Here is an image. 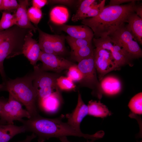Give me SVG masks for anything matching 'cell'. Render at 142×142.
Wrapping results in <instances>:
<instances>
[{"label": "cell", "mask_w": 142, "mask_h": 142, "mask_svg": "<svg viewBox=\"0 0 142 142\" xmlns=\"http://www.w3.org/2000/svg\"><path fill=\"white\" fill-rule=\"evenodd\" d=\"M137 1H139L134 0L124 4L105 6L97 16L84 19L81 23L91 29L94 38L106 37L128 22L130 15L135 13Z\"/></svg>", "instance_id": "cell-1"}, {"label": "cell", "mask_w": 142, "mask_h": 142, "mask_svg": "<svg viewBox=\"0 0 142 142\" xmlns=\"http://www.w3.org/2000/svg\"><path fill=\"white\" fill-rule=\"evenodd\" d=\"M20 122L25 128L26 131L33 133L38 138L39 142H43L52 138H59L68 136L83 137L87 139L95 140L97 134H85L70 126L60 118H45L39 115Z\"/></svg>", "instance_id": "cell-2"}, {"label": "cell", "mask_w": 142, "mask_h": 142, "mask_svg": "<svg viewBox=\"0 0 142 142\" xmlns=\"http://www.w3.org/2000/svg\"><path fill=\"white\" fill-rule=\"evenodd\" d=\"M33 79L32 72L3 82L6 91L25 106L31 117L39 115L36 106L37 95L33 86Z\"/></svg>", "instance_id": "cell-3"}, {"label": "cell", "mask_w": 142, "mask_h": 142, "mask_svg": "<svg viewBox=\"0 0 142 142\" xmlns=\"http://www.w3.org/2000/svg\"><path fill=\"white\" fill-rule=\"evenodd\" d=\"M32 30L20 28L15 25L4 30L0 37V74L6 80L3 63L9 58L22 54L26 36Z\"/></svg>", "instance_id": "cell-4"}, {"label": "cell", "mask_w": 142, "mask_h": 142, "mask_svg": "<svg viewBox=\"0 0 142 142\" xmlns=\"http://www.w3.org/2000/svg\"><path fill=\"white\" fill-rule=\"evenodd\" d=\"M33 67V84L37 92L38 102L60 90L56 84L57 79L60 76L59 74L43 71L37 65Z\"/></svg>", "instance_id": "cell-5"}, {"label": "cell", "mask_w": 142, "mask_h": 142, "mask_svg": "<svg viewBox=\"0 0 142 142\" xmlns=\"http://www.w3.org/2000/svg\"><path fill=\"white\" fill-rule=\"evenodd\" d=\"M108 36L113 42L122 48L131 60L142 57L141 49L125 25Z\"/></svg>", "instance_id": "cell-6"}, {"label": "cell", "mask_w": 142, "mask_h": 142, "mask_svg": "<svg viewBox=\"0 0 142 142\" xmlns=\"http://www.w3.org/2000/svg\"><path fill=\"white\" fill-rule=\"evenodd\" d=\"M2 109L0 114V124H14V121H19L24 118L31 116L28 111L24 109L22 104L9 94L7 100L1 98Z\"/></svg>", "instance_id": "cell-7"}, {"label": "cell", "mask_w": 142, "mask_h": 142, "mask_svg": "<svg viewBox=\"0 0 142 142\" xmlns=\"http://www.w3.org/2000/svg\"><path fill=\"white\" fill-rule=\"evenodd\" d=\"M77 65L83 76V78L80 83L93 90L94 93L98 97L99 83L94 65V53L78 62Z\"/></svg>", "instance_id": "cell-8"}, {"label": "cell", "mask_w": 142, "mask_h": 142, "mask_svg": "<svg viewBox=\"0 0 142 142\" xmlns=\"http://www.w3.org/2000/svg\"><path fill=\"white\" fill-rule=\"evenodd\" d=\"M94 56V65L99 82L109 72L120 68L108 50L95 47Z\"/></svg>", "instance_id": "cell-9"}, {"label": "cell", "mask_w": 142, "mask_h": 142, "mask_svg": "<svg viewBox=\"0 0 142 142\" xmlns=\"http://www.w3.org/2000/svg\"><path fill=\"white\" fill-rule=\"evenodd\" d=\"M93 42L95 47L109 51L119 68L125 65H131L132 60L120 46L113 42L110 37L94 38Z\"/></svg>", "instance_id": "cell-10"}, {"label": "cell", "mask_w": 142, "mask_h": 142, "mask_svg": "<svg viewBox=\"0 0 142 142\" xmlns=\"http://www.w3.org/2000/svg\"><path fill=\"white\" fill-rule=\"evenodd\" d=\"M39 60L42 63L40 69L42 70L51 71L59 74L68 69L74 64L72 62L57 55L41 51Z\"/></svg>", "instance_id": "cell-11"}, {"label": "cell", "mask_w": 142, "mask_h": 142, "mask_svg": "<svg viewBox=\"0 0 142 142\" xmlns=\"http://www.w3.org/2000/svg\"><path fill=\"white\" fill-rule=\"evenodd\" d=\"M88 114L87 105L83 101L81 95L78 92L77 102L75 108L73 111L67 114L65 118L67 122L70 126L78 131H81L80 125L84 118Z\"/></svg>", "instance_id": "cell-12"}, {"label": "cell", "mask_w": 142, "mask_h": 142, "mask_svg": "<svg viewBox=\"0 0 142 142\" xmlns=\"http://www.w3.org/2000/svg\"><path fill=\"white\" fill-rule=\"evenodd\" d=\"M32 32H30L25 36L22 54L34 67L37 65V62L39 60L41 51L38 43L33 38Z\"/></svg>", "instance_id": "cell-13"}, {"label": "cell", "mask_w": 142, "mask_h": 142, "mask_svg": "<svg viewBox=\"0 0 142 142\" xmlns=\"http://www.w3.org/2000/svg\"><path fill=\"white\" fill-rule=\"evenodd\" d=\"M100 82L99 99L101 98L102 94L113 96L118 94L121 90V82L115 76L110 75L104 77Z\"/></svg>", "instance_id": "cell-14"}, {"label": "cell", "mask_w": 142, "mask_h": 142, "mask_svg": "<svg viewBox=\"0 0 142 142\" xmlns=\"http://www.w3.org/2000/svg\"><path fill=\"white\" fill-rule=\"evenodd\" d=\"M18 2L19 6L14 14L16 21V25L21 28L31 29L35 33L37 28L31 23L28 14V1L20 0Z\"/></svg>", "instance_id": "cell-15"}, {"label": "cell", "mask_w": 142, "mask_h": 142, "mask_svg": "<svg viewBox=\"0 0 142 142\" xmlns=\"http://www.w3.org/2000/svg\"><path fill=\"white\" fill-rule=\"evenodd\" d=\"M60 30L74 38L92 40L93 32L88 26L84 25L73 26L65 24L60 25Z\"/></svg>", "instance_id": "cell-16"}, {"label": "cell", "mask_w": 142, "mask_h": 142, "mask_svg": "<svg viewBox=\"0 0 142 142\" xmlns=\"http://www.w3.org/2000/svg\"><path fill=\"white\" fill-rule=\"evenodd\" d=\"M61 97L60 90L58 91L38 102V105L43 111L48 113H54L58 110L60 106Z\"/></svg>", "instance_id": "cell-17"}, {"label": "cell", "mask_w": 142, "mask_h": 142, "mask_svg": "<svg viewBox=\"0 0 142 142\" xmlns=\"http://www.w3.org/2000/svg\"><path fill=\"white\" fill-rule=\"evenodd\" d=\"M127 29L132 34L135 39L142 44V18L134 12L131 14L128 19Z\"/></svg>", "instance_id": "cell-18"}, {"label": "cell", "mask_w": 142, "mask_h": 142, "mask_svg": "<svg viewBox=\"0 0 142 142\" xmlns=\"http://www.w3.org/2000/svg\"><path fill=\"white\" fill-rule=\"evenodd\" d=\"M26 131L23 125L14 124H0V142H8L15 136Z\"/></svg>", "instance_id": "cell-19"}, {"label": "cell", "mask_w": 142, "mask_h": 142, "mask_svg": "<svg viewBox=\"0 0 142 142\" xmlns=\"http://www.w3.org/2000/svg\"><path fill=\"white\" fill-rule=\"evenodd\" d=\"M87 106L89 115L104 118L111 114L107 107L100 101L91 100L89 102Z\"/></svg>", "instance_id": "cell-20"}, {"label": "cell", "mask_w": 142, "mask_h": 142, "mask_svg": "<svg viewBox=\"0 0 142 142\" xmlns=\"http://www.w3.org/2000/svg\"><path fill=\"white\" fill-rule=\"evenodd\" d=\"M69 13L67 9L63 7L57 6L53 8L50 13L51 21L59 25L64 24L68 21Z\"/></svg>", "instance_id": "cell-21"}, {"label": "cell", "mask_w": 142, "mask_h": 142, "mask_svg": "<svg viewBox=\"0 0 142 142\" xmlns=\"http://www.w3.org/2000/svg\"><path fill=\"white\" fill-rule=\"evenodd\" d=\"M48 34L52 48L55 54L59 56L64 54L66 51L65 37L58 35Z\"/></svg>", "instance_id": "cell-22"}, {"label": "cell", "mask_w": 142, "mask_h": 142, "mask_svg": "<svg viewBox=\"0 0 142 142\" xmlns=\"http://www.w3.org/2000/svg\"><path fill=\"white\" fill-rule=\"evenodd\" d=\"M36 27L39 33L38 43L41 51L44 53L56 55L52 48L48 34L42 31L37 26Z\"/></svg>", "instance_id": "cell-23"}, {"label": "cell", "mask_w": 142, "mask_h": 142, "mask_svg": "<svg viewBox=\"0 0 142 142\" xmlns=\"http://www.w3.org/2000/svg\"><path fill=\"white\" fill-rule=\"evenodd\" d=\"M142 92L136 94L131 99L128 104V106L131 111L129 115L130 118L135 115L142 114Z\"/></svg>", "instance_id": "cell-24"}, {"label": "cell", "mask_w": 142, "mask_h": 142, "mask_svg": "<svg viewBox=\"0 0 142 142\" xmlns=\"http://www.w3.org/2000/svg\"><path fill=\"white\" fill-rule=\"evenodd\" d=\"M94 49L92 43L72 51V58L78 63L90 56L94 52Z\"/></svg>", "instance_id": "cell-25"}, {"label": "cell", "mask_w": 142, "mask_h": 142, "mask_svg": "<svg viewBox=\"0 0 142 142\" xmlns=\"http://www.w3.org/2000/svg\"><path fill=\"white\" fill-rule=\"evenodd\" d=\"M16 22L14 14L4 11L0 20V31L7 29L16 25Z\"/></svg>", "instance_id": "cell-26"}, {"label": "cell", "mask_w": 142, "mask_h": 142, "mask_svg": "<svg viewBox=\"0 0 142 142\" xmlns=\"http://www.w3.org/2000/svg\"><path fill=\"white\" fill-rule=\"evenodd\" d=\"M65 38L71 48L72 51L87 46L92 43V40L76 38L68 35L65 36Z\"/></svg>", "instance_id": "cell-27"}, {"label": "cell", "mask_w": 142, "mask_h": 142, "mask_svg": "<svg viewBox=\"0 0 142 142\" xmlns=\"http://www.w3.org/2000/svg\"><path fill=\"white\" fill-rule=\"evenodd\" d=\"M56 84L60 90H71L76 87L74 82L67 77L60 76L57 79Z\"/></svg>", "instance_id": "cell-28"}, {"label": "cell", "mask_w": 142, "mask_h": 142, "mask_svg": "<svg viewBox=\"0 0 142 142\" xmlns=\"http://www.w3.org/2000/svg\"><path fill=\"white\" fill-rule=\"evenodd\" d=\"M67 77L74 82H80L83 78L82 73L77 65L74 64L68 69Z\"/></svg>", "instance_id": "cell-29"}, {"label": "cell", "mask_w": 142, "mask_h": 142, "mask_svg": "<svg viewBox=\"0 0 142 142\" xmlns=\"http://www.w3.org/2000/svg\"><path fill=\"white\" fill-rule=\"evenodd\" d=\"M27 12L31 22L34 23L36 26H37L42 16L41 10L32 6L28 9Z\"/></svg>", "instance_id": "cell-30"}, {"label": "cell", "mask_w": 142, "mask_h": 142, "mask_svg": "<svg viewBox=\"0 0 142 142\" xmlns=\"http://www.w3.org/2000/svg\"><path fill=\"white\" fill-rule=\"evenodd\" d=\"M105 0H103L99 4H96L86 15L85 18L97 16L101 12L105 6Z\"/></svg>", "instance_id": "cell-31"}, {"label": "cell", "mask_w": 142, "mask_h": 142, "mask_svg": "<svg viewBox=\"0 0 142 142\" xmlns=\"http://www.w3.org/2000/svg\"><path fill=\"white\" fill-rule=\"evenodd\" d=\"M19 3L16 0H2L1 10L5 11L17 9Z\"/></svg>", "instance_id": "cell-32"}, {"label": "cell", "mask_w": 142, "mask_h": 142, "mask_svg": "<svg viewBox=\"0 0 142 142\" xmlns=\"http://www.w3.org/2000/svg\"><path fill=\"white\" fill-rule=\"evenodd\" d=\"M96 1L95 0H84L82 1L75 14L79 13L87 7L90 6Z\"/></svg>", "instance_id": "cell-33"}, {"label": "cell", "mask_w": 142, "mask_h": 142, "mask_svg": "<svg viewBox=\"0 0 142 142\" xmlns=\"http://www.w3.org/2000/svg\"><path fill=\"white\" fill-rule=\"evenodd\" d=\"M48 2L47 0H33L32 1V7L41 9Z\"/></svg>", "instance_id": "cell-34"}, {"label": "cell", "mask_w": 142, "mask_h": 142, "mask_svg": "<svg viewBox=\"0 0 142 142\" xmlns=\"http://www.w3.org/2000/svg\"><path fill=\"white\" fill-rule=\"evenodd\" d=\"M50 3L52 4H59L67 5H71L74 2V1L72 0H52L49 1Z\"/></svg>", "instance_id": "cell-35"}, {"label": "cell", "mask_w": 142, "mask_h": 142, "mask_svg": "<svg viewBox=\"0 0 142 142\" xmlns=\"http://www.w3.org/2000/svg\"><path fill=\"white\" fill-rule=\"evenodd\" d=\"M134 0H110L109 3L110 5H119L126 3H129Z\"/></svg>", "instance_id": "cell-36"}, {"label": "cell", "mask_w": 142, "mask_h": 142, "mask_svg": "<svg viewBox=\"0 0 142 142\" xmlns=\"http://www.w3.org/2000/svg\"><path fill=\"white\" fill-rule=\"evenodd\" d=\"M135 12L137 15L142 18V5L141 4L137 5L135 9Z\"/></svg>", "instance_id": "cell-37"}, {"label": "cell", "mask_w": 142, "mask_h": 142, "mask_svg": "<svg viewBox=\"0 0 142 142\" xmlns=\"http://www.w3.org/2000/svg\"><path fill=\"white\" fill-rule=\"evenodd\" d=\"M36 137V136L33 133H32L31 135H27L26 138L24 139V142H31Z\"/></svg>", "instance_id": "cell-38"}, {"label": "cell", "mask_w": 142, "mask_h": 142, "mask_svg": "<svg viewBox=\"0 0 142 142\" xmlns=\"http://www.w3.org/2000/svg\"><path fill=\"white\" fill-rule=\"evenodd\" d=\"M59 139L61 142H71L67 139V137H63L59 138ZM94 141L91 140L90 141L87 140L86 142H94Z\"/></svg>", "instance_id": "cell-39"}, {"label": "cell", "mask_w": 142, "mask_h": 142, "mask_svg": "<svg viewBox=\"0 0 142 142\" xmlns=\"http://www.w3.org/2000/svg\"><path fill=\"white\" fill-rule=\"evenodd\" d=\"M3 91H6L5 86L4 83L0 84V92Z\"/></svg>", "instance_id": "cell-40"}, {"label": "cell", "mask_w": 142, "mask_h": 142, "mask_svg": "<svg viewBox=\"0 0 142 142\" xmlns=\"http://www.w3.org/2000/svg\"><path fill=\"white\" fill-rule=\"evenodd\" d=\"M2 109V102L1 98H0V114L1 113Z\"/></svg>", "instance_id": "cell-41"}, {"label": "cell", "mask_w": 142, "mask_h": 142, "mask_svg": "<svg viewBox=\"0 0 142 142\" xmlns=\"http://www.w3.org/2000/svg\"><path fill=\"white\" fill-rule=\"evenodd\" d=\"M2 0H0V10H1Z\"/></svg>", "instance_id": "cell-42"}, {"label": "cell", "mask_w": 142, "mask_h": 142, "mask_svg": "<svg viewBox=\"0 0 142 142\" xmlns=\"http://www.w3.org/2000/svg\"><path fill=\"white\" fill-rule=\"evenodd\" d=\"M4 31V30L3 31H0V37L3 33Z\"/></svg>", "instance_id": "cell-43"}, {"label": "cell", "mask_w": 142, "mask_h": 142, "mask_svg": "<svg viewBox=\"0 0 142 142\" xmlns=\"http://www.w3.org/2000/svg\"><path fill=\"white\" fill-rule=\"evenodd\" d=\"M24 140H23L18 141L15 142H24Z\"/></svg>", "instance_id": "cell-44"}]
</instances>
